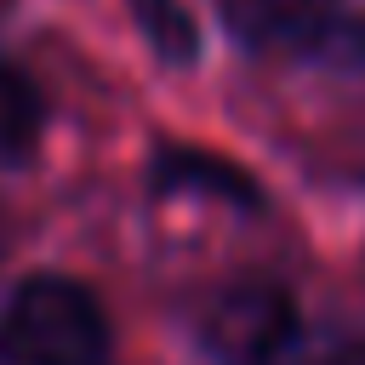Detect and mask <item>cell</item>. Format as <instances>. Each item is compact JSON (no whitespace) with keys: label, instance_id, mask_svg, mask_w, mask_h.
<instances>
[{"label":"cell","instance_id":"cell-1","mask_svg":"<svg viewBox=\"0 0 365 365\" xmlns=\"http://www.w3.org/2000/svg\"><path fill=\"white\" fill-rule=\"evenodd\" d=\"M0 365H114L103 302L63 274L29 279L0 314Z\"/></svg>","mask_w":365,"mask_h":365},{"label":"cell","instance_id":"cell-2","mask_svg":"<svg viewBox=\"0 0 365 365\" xmlns=\"http://www.w3.org/2000/svg\"><path fill=\"white\" fill-rule=\"evenodd\" d=\"M200 342L222 365H274L297 342V302L274 279H234L205 302Z\"/></svg>","mask_w":365,"mask_h":365},{"label":"cell","instance_id":"cell-3","mask_svg":"<svg viewBox=\"0 0 365 365\" xmlns=\"http://www.w3.org/2000/svg\"><path fill=\"white\" fill-rule=\"evenodd\" d=\"M217 11L251 51H314L336 34V0H217Z\"/></svg>","mask_w":365,"mask_h":365},{"label":"cell","instance_id":"cell-4","mask_svg":"<svg viewBox=\"0 0 365 365\" xmlns=\"http://www.w3.org/2000/svg\"><path fill=\"white\" fill-rule=\"evenodd\" d=\"M148 182H154V194H200V200H222V205H240V211L262 205V188H257L251 171H240L222 154L188 148V143H165L148 165Z\"/></svg>","mask_w":365,"mask_h":365},{"label":"cell","instance_id":"cell-5","mask_svg":"<svg viewBox=\"0 0 365 365\" xmlns=\"http://www.w3.org/2000/svg\"><path fill=\"white\" fill-rule=\"evenodd\" d=\"M40 91L34 80L0 57V165H17L34 154V137H40Z\"/></svg>","mask_w":365,"mask_h":365},{"label":"cell","instance_id":"cell-6","mask_svg":"<svg viewBox=\"0 0 365 365\" xmlns=\"http://www.w3.org/2000/svg\"><path fill=\"white\" fill-rule=\"evenodd\" d=\"M131 17H137V29H143V40L154 46L160 63L188 68L200 57V23L182 0H131Z\"/></svg>","mask_w":365,"mask_h":365},{"label":"cell","instance_id":"cell-7","mask_svg":"<svg viewBox=\"0 0 365 365\" xmlns=\"http://www.w3.org/2000/svg\"><path fill=\"white\" fill-rule=\"evenodd\" d=\"M336 29L365 51V0H336Z\"/></svg>","mask_w":365,"mask_h":365}]
</instances>
